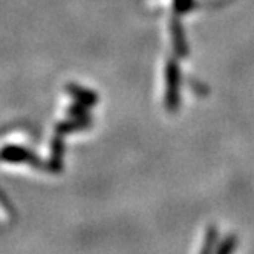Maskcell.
Masks as SVG:
<instances>
[{"mask_svg":"<svg viewBox=\"0 0 254 254\" xmlns=\"http://www.w3.org/2000/svg\"><path fill=\"white\" fill-rule=\"evenodd\" d=\"M217 239H219V231H217V228L214 225L208 227V230L205 233L204 244L201 247L199 254H214V250L217 247Z\"/></svg>","mask_w":254,"mask_h":254,"instance_id":"1","label":"cell"},{"mask_svg":"<svg viewBox=\"0 0 254 254\" xmlns=\"http://www.w3.org/2000/svg\"><path fill=\"white\" fill-rule=\"evenodd\" d=\"M238 244H239L238 238H236L234 234H228L219 242V245L216 247L214 254H233Z\"/></svg>","mask_w":254,"mask_h":254,"instance_id":"2","label":"cell"}]
</instances>
